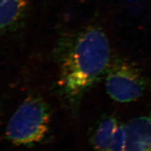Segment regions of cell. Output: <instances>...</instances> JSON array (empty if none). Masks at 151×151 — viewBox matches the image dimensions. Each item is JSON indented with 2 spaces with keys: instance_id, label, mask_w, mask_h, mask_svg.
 I'll return each instance as SVG.
<instances>
[{
  "instance_id": "cell-1",
  "label": "cell",
  "mask_w": 151,
  "mask_h": 151,
  "mask_svg": "<svg viewBox=\"0 0 151 151\" xmlns=\"http://www.w3.org/2000/svg\"><path fill=\"white\" fill-rule=\"evenodd\" d=\"M109 40L101 27L89 26L73 37L60 60L59 87L71 103L78 101L105 74L111 63Z\"/></svg>"
},
{
  "instance_id": "cell-2",
  "label": "cell",
  "mask_w": 151,
  "mask_h": 151,
  "mask_svg": "<svg viewBox=\"0 0 151 151\" xmlns=\"http://www.w3.org/2000/svg\"><path fill=\"white\" fill-rule=\"evenodd\" d=\"M50 107L41 98L25 99L9 119L6 127V139L17 145H30L43 140L50 124Z\"/></svg>"
},
{
  "instance_id": "cell-3",
  "label": "cell",
  "mask_w": 151,
  "mask_h": 151,
  "mask_svg": "<svg viewBox=\"0 0 151 151\" xmlns=\"http://www.w3.org/2000/svg\"><path fill=\"white\" fill-rule=\"evenodd\" d=\"M148 81L137 66L124 58L111 61L106 72L107 94L115 101L127 103L139 100L148 89Z\"/></svg>"
},
{
  "instance_id": "cell-4",
  "label": "cell",
  "mask_w": 151,
  "mask_h": 151,
  "mask_svg": "<svg viewBox=\"0 0 151 151\" xmlns=\"http://www.w3.org/2000/svg\"><path fill=\"white\" fill-rule=\"evenodd\" d=\"M125 151H151V111L126 123Z\"/></svg>"
},
{
  "instance_id": "cell-5",
  "label": "cell",
  "mask_w": 151,
  "mask_h": 151,
  "mask_svg": "<svg viewBox=\"0 0 151 151\" xmlns=\"http://www.w3.org/2000/svg\"><path fill=\"white\" fill-rule=\"evenodd\" d=\"M30 0H0V35L15 27L25 15Z\"/></svg>"
},
{
  "instance_id": "cell-6",
  "label": "cell",
  "mask_w": 151,
  "mask_h": 151,
  "mask_svg": "<svg viewBox=\"0 0 151 151\" xmlns=\"http://www.w3.org/2000/svg\"><path fill=\"white\" fill-rule=\"evenodd\" d=\"M120 122L112 115L104 116L94 132L91 144L94 151H108Z\"/></svg>"
},
{
  "instance_id": "cell-7",
  "label": "cell",
  "mask_w": 151,
  "mask_h": 151,
  "mask_svg": "<svg viewBox=\"0 0 151 151\" xmlns=\"http://www.w3.org/2000/svg\"><path fill=\"white\" fill-rule=\"evenodd\" d=\"M125 146L126 135L125 125L120 123L116 130L108 151H125Z\"/></svg>"
}]
</instances>
